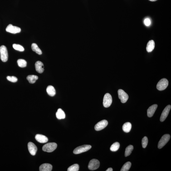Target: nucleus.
Segmentation results:
<instances>
[{
	"label": "nucleus",
	"mask_w": 171,
	"mask_h": 171,
	"mask_svg": "<svg viewBox=\"0 0 171 171\" xmlns=\"http://www.w3.org/2000/svg\"><path fill=\"white\" fill-rule=\"evenodd\" d=\"M100 162L97 159H93L90 161L88 165V168L90 170L97 169L100 166Z\"/></svg>",
	"instance_id": "0eeeda50"
},
{
	"label": "nucleus",
	"mask_w": 171,
	"mask_h": 171,
	"mask_svg": "<svg viewBox=\"0 0 171 171\" xmlns=\"http://www.w3.org/2000/svg\"><path fill=\"white\" fill-rule=\"evenodd\" d=\"M0 54L2 61L4 62L7 61L8 59V53L7 47L5 46H2L0 47Z\"/></svg>",
	"instance_id": "f03ea898"
},
{
	"label": "nucleus",
	"mask_w": 171,
	"mask_h": 171,
	"mask_svg": "<svg viewBox=\"0 0 171 171\" xmlns=\"http://www.w3.org/2000/svg\"><path fill=\"white\" fill-rule=\"evenodd\" d=\"M134 149V146L131 145H130L127 147L126 148L125 152V156L127 157L130 155Z\"/></svg>",
	"instance_id": "5701e85b"
},
{
	"label": "nucleus",
	"mask_w": 171,
	"mask_h": 171,
	"mask_svg": "<svg viewBox=\"0 0 171 171\" xmlns=\"http://www.w3.org/2000/svg\"><path fill=\"white\" fill-rule=\"evenodd\" d=\"M35 138L37 141L41 143L47 142L48 141V139L47 137L41 134H36Z\"/></svg>",
	"instance_id": "ddd939ff"
},
{
	"label": "nucleus",
	"mask_w": 171,
	"mask_h": 171,
	"mask_svg": "<svg viewBox=\"0 0 171 171\" xmlns=\"http://www.w3.org/2000/svg\"><path fill=\"white\" fill-rule=\"evenodd\" d=\"M157 108H158V105L157 104H154L149 107L147 110L148 116L149 117H153Z\"/></svg>",
	"instance_id": "2eb2a0df"
},
{
	"label": "nucleus",
	"mask_w": 171,
	"mask_h": 171,
	"mask_svg": "<svg viewBox=\"0 0 171 171\" xmlns=\"http://www.w3.org/2000/svg\"><path fill=\"white\" fill-rule=\"evenodd\" d=\"M7 79L9 81L12 82H16L17 81V78L14 76H8L7 77Z\"/></svg>",
	"instance_id": "c756f323"
},
{
	"label": "nucleus",
	"mask_w": 171,
	"mask_h": 171,
	"mask_svg": "<svg viewBox=\"0 0 171 171\" xmlns=\"http://www.w3.org/2000/svg\"><path fill=\"white\" fill-rule=\"evenodd\" d=\"M132 128V124L129 122L124 123L122 126L123 131L125 133H129L130 131Z\"/></svg>",
	"instance_id": "aec40b11"
},
{
	"label": "nucleus",
	"mask_w": 171,
	"mask_h": 171,
	"mask_svg": "<svg viewBox=\"0 0 171 171\" xmlns=\"http://www.w3.org/2000/svg\"><path fill=\"white\" fill-rule=\"evenodd\" d=\"M171 108V105H168L166 106L163 110L160 118V120L161 122H163L165 120L166 118L168 116V114H169Z\"/></svg>",
	"instance_id": "9b49d317"
},
{
	"label": "nucleus",
	"mask_w": 171,
	"mask_h": 171,
	"mask_svg": "<svg viewBox=\"0 0 171 171\" xmlns=\"http://www.w3.org/2000/svg\"><path fill=\"white\" fill-rule=\"evenodd\" d=\"M57 144L55 143H50L45 144L42 148L44 151L51 153L54 151L57 148Z\"/></svg>",
	"instance_id": "f257e3e1"
},
{
	"label": "nucleus",
	"mask_w": 171,
	"mask_h": 171,
	"mask_svg": "<svg viewBox=\"0 0 171 171\" xmlns=\"http://www.w3.org/2000/svg\"><path fill=\"white\" fill-rule=\"evenodd\" d=\"M118 96L122 103H125L128 100L129 96L124 90L120 89L118 91Z\"/></svg>",
	"instance_id": "6e6552de"
},
{
	"label": "nucleus",
	"mask_w": 171,
	"mask_h": 171,
	"mask_svg": "<svg viewBox=\"0 0 171 171\" xmlns=\"http://www.w3.org/2000/svg\"><path fill=\"white\" fill-rule=\"evenodd\" d=\"M35 68L36 71L39 73H42L44 70L43 63L41 61H36L35 64Z\"/></svg>",
	"instance_id": "4468645a"
},
{
	"label": "nucleus",
	"mask_w": 171,
	"mask_h": 171,
	"mask_svg": "<svg viewBox=\"0 0 171 171\" xmlns=\"http://www.w3.org/2000/svg\"><path fill=\"white\" fill-rule=\"evenodd\" d=\"M91 148V146L90 145H84L78 147L74 149V154H80L84 152L88 151Z\"/></svg>",
	"instance_id": "20e7f679"
},
{
	"label": "nucleus",
	"mask_w": 171,
	"mask_h": 171,
	"mask_svg": "<svg viewBox=\"0 0 171 171\" xmlns=\"http://www.w3.org/2000/svg\"><path fill=\"white\" fill-rule=\"evenodd\" d=\"M144 24L146 26H149L151 25V21L149 18L145 19L144 20Z\"/></svg>",
	"instance_id": "7c9ffc66"
},
{
	"label": "nucleus",
	"mask_w": 171,
	"mask_h": 171,
	"mask_svg": "<svg viewBox=\"0 0 171 171\" xmlns=\"http://www.w3.org/2000/svg\"><path fill=\"white\" fill-rule=\"evenodd\" d=\"M149 1H151V2H155V1H157V0H149Z\"/></svg>",
	"instance_id": "473e14b6"
},
{
	"label": "nucleus",
	"mask_w": 171,
	"mask_h": 171,
	"mask_svg": "<svg viewBox=\"0 0 171 171\" xmlns=\"http://www.w3.org/2000/svg\"><path fill=\"white\" fill-rule=\"evenodd\" d=\"M13 47L15 50L20 51H24V48L22 46L19 45L14 44L13 45Z\"/></svg>",
	"instance_id": "cd10ccee"
},
{
	"label": "nucleus",
	"mask_w": 171,
	"mask_h": 171,
	"mask_svg": "<svg viewBox=\"0 0 171 171\" xmlns=\"http://www.w3.org/2000/svg\"><path fill=\"white\" fill-rule=\"evenodd\" d=\"M106 171H113V168H108L106 170Z\"/></svg>",
	"instance_id": "2f4dec72"
},
{
	"label": "nucleus",
	"mask_w": 171,
	"mask_h": 171,
	"mask_svg": "<svg viewBox=\"0 0 171 171\" xmlns=\"http://www.w3.org/2000/svg\"><path fill=\"white\" fill-rule=\"evenodd\" d=\"M112 102V98L109 93H106L104 95L103 100V105L105 108H108L111 105Z\"/></svg>",
	"instance_id": "423d86ee"
},
{
	"label": "nucleus",
	"mask_w": 171,
	"mask_h": 171,
	"mask_svg": "<svg viewBox=\"0 0 171 171\" xmlns=\"http://www.w3.org/2000/svg\"><path fill=\"white\" fill-rule=\"evenodd\" d=\"M7 32L12 34L18 33L21 32V29L20 28L17 26H14L12 24H10L7 26L6 29Z\"/></svg>",
	"instance_id": "9d476101"
},
{
	"label": "nucleus",
	"mask_w": 171,
	"mask_h": 171,
	"mask_svg": "<svg viewBox=\"0 0 171 171\" xmlns=\"http://www.w3.org/2000/svg\"><path fill=\"white\" fill-rule=\"evenodd\" d=\"M17 63L18 66L21 68L26 67L27 65V62L26 60L22 59H19L17 60Z\"/></svg>",
	"instance_id": "a878e982"
},
{
	"label": "nucleus",
	"mask_w": 171,
	"mask_h": 171,
	"mask_svg": "<svg viewBox=\"0 0 171 171\" xmlns=\"http://www.w3.org/2000/svg\"><path fill=\"white\" fill-rule=\"evenodd\" d=\"M131 166V163L130 162H127L123 165L120 171H128L130 169Z\"/></svg>",
	"instance_id": "393cba45"
},
{
	"label": "nucleus",
	"mask_w": 171,
	"mask_h": 171,
	"mask_svg": "<svg viewBox=\"0 0 171 171\" xmlns=\"http://www.w3.org/2000/svg\"><path fill=\"white\" fill-rule=\"evenodd\" d=\"M46 91L48 94L50 96H54L56 95V90L52 86H49L46 89Z\"/></svg>",
	"instance_id": "a211bd4d"
},
{
	"label": "nucleus",
	"mask_w": 171,
	"mask_h": 171,
	"mask_svg": "<svg viewBox=\"0 0 171 171\" xmlns=\"http://www.w3.org/2000/svg\"><path fill=\"white\" fill-rule=\"evenodd\" d=\"M108 124V121L106 120H101L95 125V129L97 131H100L105 128L107 126Z\"/></svg>",
	"instance_id": "1a4fd4ad"
},
{
	"label": "nucleus",
	"mask_w": 171,
	"mask_h": 171,
	"mask_svg": "<svg viewBox=\"0 0 171 171\" xmlns=\"http://www.w3.org/2000/svg\"><path fill=\"white\" fill-rule=\"evenodd\" d=\"M52 169V166L49 163H44L41 164L39 167L40 171H51Z\"/></svg>",
	"instance_id": "dca6fc26"
},
{
	"label": "nucleus",
	"mask_w": 171,
	"mask_h": 171,
	"mask_svg": "<svg viewBox=\"0 0 171 171\" xmlns=\"http://www.w3.org/2000/svg\"><path fill=\"white\" fill-rule=\"evenodd\" d=\"M79 165L77 164H75L70 166L68 169V171H78L79 169Z\"/></svg>",
	"instance_id": "bb28decb"
},
{
	"label": "nucleus",
	"mask_w": 171,
	"mask_h": 171,
	"mask_svg": "<svg viewBox=\"0 0 171 171\" xmlns=\"http://www.w3.org/2000/svg\"><path fill=\"white\" fill-rule=\"evenodd\" d=\"M31 48H32L33 51H35L38 55H41L42 53V51L36 44L33 43L32 44V45H31Z\"/></svg>",
	"instance_id": "4be33fe9"
},
{
	"label": "nucleus",
	"mask_w": 171,
	"mask_h": 171,
	"mask_svg": "<svg viewBox=\"0 0 171 171\" xmlns=\"http://www.w3.org/2000/svg\"><path fill=\"white\" fill-rule=\"evenodd\" d=\"M170 135L168 134H165L162 137L160 140L158 144V147L159 149H161L169 141L170 139Z\"/></svg>",
	"instance_id": "39448f33"
},
{
	"label": "nucleus",
	"mask_w": 171,
	"mask_h": 171,
	"mask_svg": "<svg viewBox=\"0 0 171 171\" xmlns=\"http://www.w3.org/2000/svg\"><path fill=\"white\" fill-rule=\"evenodd\" d=\"M155 47V43L153 40H150L148 44L146 46V51L148 52H151L154 49Z\"/></svg>",
	"instance_id": "f3484780"
},
{
	"label": "nucleus",
	"mask_w": 171,
	"mask_h": 171,
	"mask_svg": "<svg viewBox=\"0 0 171 171\" xmlns=\"http://www.w3.org/2000/svg\"><path fill=\"white\" fill-rule=\"evenodd\" d=\"M56 118L59 119H65V114L64 112L61 109H59L56 113Z\"/></svg>",
	"instance_id": "6ab92c4d"
},
{
	"label": "nucleus",
	"mask_w": 171,
	"mask_h": 171,
	"mask_svg": "<svg viewBox=\"0 0 171 171\" xmlns=\"http://www.w3.org/2000/svg\"><path fill=\"white\" fill-rule=\"evenodd\" d=\"M168 81L166 79H161L157 84V88L159 91H163L168 86Z\"/></svg>",
	"instance_id": "7ed1b4c3"
},
{
	"label": "nucleus",
	"mask_w": 171,
	"mask_h": 171,
	"mask_svg": "<svg viewBox=\"0 0 171 171\" xmlns=\"http://www.w3.org/2000/svg\"><path fill=\"white\" fill-rule=\"evenodd\" d=\"M28 150L31 155L34 156L37 151V148L33 143L30 142L28 144Z\"/></svg>",
	"instance_id": "f8f14e48"
},
{
	"label": "nucleus",
	"mask_w": 171,
	"mask_h": 171,
	"mask_svg": "<svg viewBox=\"0 0 171 171\" xmlns=\"http://www.w3.org/2000/svg\"><path fill=\"white\" fill-rule=\"evenodd\" d=\"M120 147V144L118 142L114 143L110 147V150L112 152H115L118 150Z\"/></svg>",
	"instance_id": "b1692460"
},
{
	"label": "nucleus",
	"mask_w": 171,
	"mask_h": 171,
	"mask_svg": "<svg viewBox=\"0 0 171 171\" xmlns=\"http://www.w3.org/2000/svg\"><path fill=\"white\" fill-rule=\"evenodd\" d=\"M148 143V139L146 137H144L143 138L142 141V146L143 148H145L146 147Z\"/></svg>",
	"instance_id": "c85d7f7f"
},
{
	"label": "nucleus",
	"mask_w": 171,
	"mask_h": 171,
	"mask_svg": "<svg viewBox=\"0 0 171 171\" xmlns=\"http://www.w3.org/2000/svg\"><path fill=\"white\" fill-rule=\"evenodd\" d=\"M38 79V77L36 75H29L27 77V79L30 83L33 84Z\"/></svg>",
	"instance_id": "412c9836"
}]
</instances>
